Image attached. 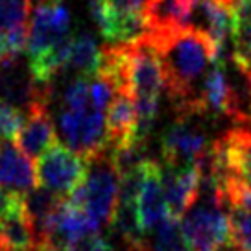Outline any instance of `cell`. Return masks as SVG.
Instances as JSON below:
<instances>
[{
  "instance_id": "obj_5",
  "label": "cell",
  "mask_w": 251,
  "mask_h": 251,
  "mask_svg": "<svg viewBox=\"0 0 251 251\" xmlns=\"http://www.w3.org/2000/svg\"><path fill=\"white\" fill-rule=\"evenodd\" d=\"M89 172V161L78 151L55 142L37 161V181L41 187L69 198L83 183Z\"/></svg>"
},
{
  "instance_id": "obj_10",
  "label": "cell",
  "mask_w": 251,
  "mask_h": 251,
  "mask_svg": "<svg viewBox=\"0 0 251 251\" xmlns=\"http://www.w3.org/2000/svg\"><path fill=\"white\" fill-rule=\"evenodd\" d=\"M137 211H139V226L142 235L151 233L163 220L170 216L163 188V177H161V163L153 159L148 161L146 177L137 200Z\"/></svg>"
},
{
  "instance_id": "obj_22",
  "label": "cell",
  "mask_w": 251,
  "mask_h": 251,
  "mask_svg": "<svg viewBox=\"0 0 251 251\" xmlns=\"http://www.w3.org/2000/svg\"><path fill=\"white\" fill-rule=\"evenodd\" d=\"M31 0H0V30L26 26L30 19Z\"/></svg>"
},
{
  "instance_id": "obj_15",
  "label": "cell",
  "mask_w": 251,
  "mask_h": 251,
  "mask_svg": "<svg viewBox=\"0 0 251 251\" xmlns=\"http://www.w3.org/2000/svg\"><path fill=\"white\" fill-rule=\"evenodd\" d=\"M222 139L226 142L235 181L251 188V126L235 124Z\"/></svg>"
},
{
  "instance_id": "obj_9",
  "label": "cell",
  "mask_w": 251,
  "mask_h": 251,
  "mask_svg": "<svg viewBox=\"0 0 251 251\" xmlns=\"http://www.w3.org/2000/svg\"><path fill=\"white\" fill-rule=\"evenodd\" d=\"M161 177H163V188L170 216L179 218L187 214L200 198V172L196 163H188V165L161 163Z\"/></svg>"
},
{
  "instance_id": "obj_3",
  "label": "cell",
  "mask_w": 251,
  "mask_h": 251,
  "mask_svg": "<svg viewBox=\"0 0 251 251\" xmlns=\"http://www.w3.org/2000/svg\"><path fill=\"white\" fill-rule=\"evenodd\" d=\"M181 227L190 251H220L231 244L227 205L214 200L198 198Z\"/></svg>"
},
{
  "instance_id": "obj_20",
  "label": "cell",
  "mask_w": 251,
  "mask_h": 251,
  "mask_svg": "<svg viewBox=\"0 0 251 251\" xmlns=\"http://www.w3.org/2000/svg\"><path fill=\"white\" fill-rule=\"evenodd\" d=\"M229 226H231V244L238 251H251V212L229 205Z\"/></svg>"
},
{
  "instance_id": "obj_6",
  "label": "cell",
  "mask_w": 251,
  "mask_h": 251,
  "mask_svg": "<svg viewBox=\"0 0 251 251\" xmlns=\"http://www.w3.org/2000/svg\"><path fill=\"white\" fill-rule=\"evenodd\" d=\"M72 19L61 2H39L30 15L28 26V59L48 52L72 31Z\"/></svg>"
},
{
  "instance_id": "obj_24",
  "label": "cell",
  "mask_w": 251,
  "mask_h": 251,
  "mask_svg": "<svg viewBox=\"0 0 251 251\" xmlns=\"http://www.w3.org/2000/svg\"><path fill=\"white\" fill-rule=\"evenodd\" d=\"M65 251H115L113 246L109 244L107 238H103L102 235H91L85 236L83 240L72 244L71 248H67Z\"/></svg>"
},
{
  "instance_id": "obj_8",
  "label": "cell",
  "mask_w": 251,
  "mask_h": 251,
  "mask_svg": "<svg viewBox=\"0 0 251 251\" xmlns=\"http://www.w3.org/2000/svg\"><path fill=\"white\" fill-rule=\"evenodd\" d=\"M211 144L207 135L188 122V118L179 117L165 129L161 137V155L165 165H188L196 163Z\"/></svg>"
},
{
  "instance_id": "obj_25",
  "label": "cell",
  "mask_w": 251,
  "mask_h": 251,
  "mask_svg": "<svg viewBox=\"0 0 251 251\" xmlns=\"http://www.w3.org/2000/svg\"><path fill=\"white\" fill-rule=\"evenodd\" d=\"M21 201H23L21 194L0 187V224L8 218L11 212L17 211L21 207Z\"/></svg>"
},
{
  "instance_id": "obj_30",
  "label": "cell",
  "mask_w": 251,
  "mask_h": 251,
  "mask_svg": "<svg viewBox=\"0 0 251 251\" xmlns=\"http://www.w3.org/2000/svg\"><path fill=\"white\" fill-rule=\"evenodd\" d=\"M41 2H61V0H41Z\"/></svg>"
},
{
  "instance_id": "obj_18",
  "label": "cell",
  "mask_w": 251,
  "mask_h": 251,
  "mask_svg": "<svg viewBox=\"0 0 251 251\" xmlns=\"http://www.w3.org/2000/svg\"><path fill=\"white\" fill-rule=\"evenodd\" d=\"M103 50L98 47V43L91 33H79L74 35L71 48V59L69 69L78 72L79 76L94 78L102 69Z\"/></svg>"
},
{
  "instance_id": "obj_31",
  "label": "cell",
  "mask_w": 251,
  "mask_h": 251,
  "mask_svg": "<svg viewBox=\"0 0 251 251\" xmlns=\"http://www.w3.org/2000/svg\"><path fill=\"white\" fill-rule=\"evenodd\" d=\"M248 124L251 126V113H250V115H248Z\"/></svg>"
},
{
  "instance_id": "obj_29",
  "label": "cell",
  "mask_w": 251,
  "mask_h": 251,
  "mask_svg": "<svg viewBox=\"0 0 251 251\" xmlns=\"http://www.w3.org/2000/svg\"><path fill=\"white\" fill-rule=\"evenodd\" d=\"M235 2H236V0H227V4L231 6V8H233V4H235Z\"/></svg>"
},
{
  "instance_id": "obj_11",
  "label": "cell",
  "mask_w": 251,
  "mask_h": 251,
  "mask_svg": "<svg viewBox=\"0 0 251 251\" xmlns=\"http://www.w3.org/2000/svg\"><path fill=\"white\" fill-rule=\"evenodd\" d=\"M15 141L17 148L30 159H39L52 144L57 142L54 122L48 113V102H37L31 105Z\"/></svg>"
},
{
  "instance_id": "obj_1",
  "label": "cell",
  "mask_w": 251,
  "mask_h": 251,
  "mask_svg": "<svg viewBox=\"0 0 251 251\" xmlns=\"http://www.w3.org/2000/svg\"><path fill=\"white\" fill-rule=\"evenodd\" d=\"M144 35L161 57L165 87L177 115L190 118L201 81L214 61L222 57L216 43L198 26L153 30Z\"/></svg>"
},
{
  "instance_id": "obj_27",
  "label": "cell",
  "mask_w": 251,
  "mask_h": 251,
  "mask_svg": "<svg viewBox=\"0 0 251 251\" xmlns=\"http://www.w3.org/2000/svg\"><path fill=\"white\" fill-rule=\"evenodd\" d=\"M220 251H238V250H236V248H235V246H233V244H227L226 248H222V250H220Z\"/></svg>"
},
{
  "instance_id": "obj_14",
  "label": "cell",
  "mask_w": 251,
  "mask_h": 251,
  "mask_svg": "<svg viewBox=\"0 0 251 251\" xmlns=\"http://www.w3.org/2000/svg\"><path fill=\"white\" fill-rule=\"evenodd\" d=\"M196 6L198 0H148L144 11L148 31L192 26Z\"/></svg>"
},
{
  "instance_id": "obj_2",
  "label": "cell",
  "mask_w": 251,
  "mask_h": 251,
  "mask_svg": "<svg viewBox=\"0 0 251 251\" xmlns=\"http://www.w3.org/2000/svg\"><path fill=\"white\" fill-rule=\"evenodd\" d=\"M120 196V172L105 150L98 157L89 159V172L83 183L72 192L69 200L79 205L94 220L98 227L109 226Z\"/></svg>"
},
{
  "instance_id": "obj_16",
  "label": "cell",
  "mask_w": 251,
  "mask_h": 251,
  "mask_svg": "<svg viewBox=\"0 0 251 251\" xmlns=\"http://www.w3.org/2000/svg\"><path fill=\"white\" fill-rule=\"evenodd\" d=\"M41 240L21 207L0 224V251H37Z\"/></svg>"
},
{
  "instance_id": "obj_12",
  "label": "cell",
  "mask_w": 251,
  "mask_h": 251,
  "mask_svg": "<svg viewBox=\"0 0 251 251\" xmlns=\"http://www.w3.org/2000/svg\"><path fill=\"white\" fill-rule=\"evenodd\" d=\"M137 105L127 89H118L107 109V150L124 148L135 141Z\"/></svg>"
},
{
  "instance_id": "obj_21",
  "label": "cell",
  "mask_w": 251,
  "mask_h": 251,
  "mask_svg": "<svg viewBox=\"0 0 251 251\" xmlns=\"http://www.w3.org/2000/svg\"><path fill=\"white\" fill-rule=\"evenodd\" d=\"M28 50V28L0 30V65L17 61Z\"/></svg>"
},
{
  "instance_id": "obj_26",
  "label": "cell",
  "mask_w": 251,
  "mask_h": 251,
  "mask_svg": "<svg viewBox=\"0 0 251 251\" xmlns=\"http://www.w3.org/2000/svg\"><path fill=\"white\" fill-rule=\"evenodd\" d=\"M37 251H55L54 248H50V246H47V244H41L39 248H37Z\"/></svg>"
},
{
  "instance_id": "obj_19",
  "label": "cell",
  "mask_w": 251,
  "mask_h": 251,
  "mask_svg": "<svg viewBox=\"0 0 251 251\" xmlns=\"http://www.w3.org/2000/svg\"><path fill=\"white\" fill-rule=\"evenodd\" d=\"M148 235L144 238V251H190L179 218L168 216Z\"/></svg>"
},
{
  "instance_id": "obj_17",
  "label": "cell",
  "mask_w": 251,
  "mask_h": 251,
  "mask_svg": "<svg viewBox=\"0 0 251 251\" xmlns=\"http://www.w3.org/2000/svg\"><path fill=\"white\" fill-rule=\"evenodd\" d=\"M65 196H59L52 190L45 187H35L28 190L23 196V211L26 218L30 220L37 236H43L45 227H47L48 220L52 218V214L57 211V207L61 205Z\"/></svg>"
},
{
  "instance_id": "obj_7",
  "label": "cell",
  "mask_w": 251,
  "mask_h": 251,
  "mask_svg": "<svg viewBox=\"0 0 251 251\" xmlns=\"http://www.w3.org/2000/svg\"><path fill=\"white\" fill-rule=\"evenodd\" d=\"M98 229L100 227L94 224V220L79 205L65 198L52 218L48 220L45 233L41 236V244H47L55 251H65L85 236L94 235Z\"/></svg>"
},
{
  "instance_id": "obj_13",
  "label": "cell",
  "mask_w": 251,
  "mask_h": 251,
  "mask_svg": "<svg viewBox=\"0 0 251 251\" xmlns=\"http://www.w3.org/2000/svg\"><path fill=\"white\" fill-rule=\"evenodd\" d=\"M37 177L31 159L13 146L11 141H0V187L17 194L35 188Z\"/></svg>"
},
{
  "instance_id": "obj_4",
  "label": "cell",
  "mask_w": 251,
  "mask_h": 251,
  "mask_svg": "<svg viewBox=\"0 0 251 251\" xmlns=\"http://www.w3.org/2000/svg\"><path fill=\"white\" fill-rule=\"evenodd\" d=\"M57 124L69 148L87 161L107 150V115L94 105L85 109H61Z\"/></svg>"
},
{
  "instance_id": "obj_23",
  "label": "cell",
  "mask_w": 251,
  "mask_h": 251,
  "mask_svg": "<svg viewBox=\"0 0 251 251\" xmlns=\"http://www.w3.org/2000/svg\"><path fill=\"white\" fill-rule=\"evenodd\" d=\"M24 124L23 111L11 103L0 100V139L13 141Z\"/></svg>"
},
{
  "instance_id": "obj_28",
  "label": "cell",
  "mask_w": 251,
  "mask_h": 251,
  "mask_svg": "<svg viewBox=\"0 0 251 251\" xmlns=\"http://www.w3.org/2000/svg\"><path fill=\"white\" fill-rule=\"evenodd\" d=\"M246 76H248V81H250V87H251V72H248Z\"/></svg>"
}]
</instances>
